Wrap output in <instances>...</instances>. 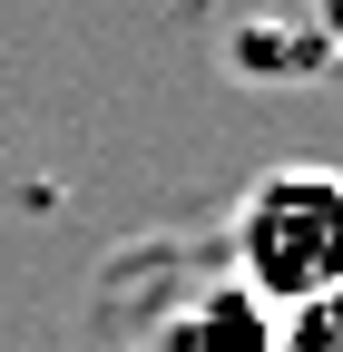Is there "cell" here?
<instances>
[{
    "label": "cell",
    "mask_w": 343,
    "mask_h": 352,
    "mask_svg": "<svg viewBox=\"0 0 343 352\" xmlns=\"http://www.w3.org/2000/svg\"><path fill=\"white\" fill-rule=\"evenodd\" d=\"M147 352H284V323L216 264V274H196V284L147 323Z\"/></svg>",
    "instance_id": "obj_2"
},
{
    "label": "cell",
    "mask_w": 343,
    "mask_h": 352,
    "mask_svg": "<svg viewBox=\"0 0 343 352\" xmlns=\"http://www.w3.org/2000/svg\"><path fill=\"white\" fill-rule=\"evenodd\" d=\"M216 264L265 303V314H304V303L343 294V166L284 157L226 206Z\"/></svg>",
    "instance_id": "obj_1"
},
{
    "label": "cell",
    "mask_w": 343,
    "mask_h": 352,
    "mask_svg": "<svg viewBox=\"0 0 343 352\" xmlns=\"http://www.w3.org/2000/svg\"><path fill=\"white\" fill-rule=\"evenodd\" d=\"M284 323V352H343V294L304 303V314H275Z\"/></svg>",
    "instance_id": "obj_3"
}]
</instances>
